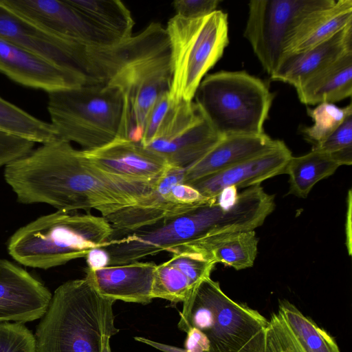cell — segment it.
<instances>
[{
	"label": "cell",
	"mask_w": 352,
	"mask_h": 352,
	"mask_svg": "<svg viewBox=\"0 0 352 352\" xmlns=\"http://www.w3.org/2000/svg\"><path fill=\"white\" fill-rule=\"evenodd\" d=\"M331 0H252L244 36L271 76L285 57L287 44L300 21Z\"/></svg>",
	"instance_id": "cell-9"
},
{
	"label": "cell",
	"mask_w": 352,
	"mask_h": 352,
	"mask_svg": "<svg viewBox=\"0 0 352 352\" xmlns=\"http://www.w3.org/2000/svg\"><path fill=\"white\" fill-rule=\"evenodd\" d=\"M339 166L329 154L314 149L302 156H292L285 169L289 177L288 194L307 197L317 182L332 175Z\"/></svg>",
	"instance_id": "cell-25"
},
{
	"label": "cell",
	"mask_w": 352,
	"mask_h": 352,
	"mask_svg": "<svg viewBox=\"0 0 352 352\" xmlns=\"http://www.w3.org/2000/svg\"><path fill=\"white\" fill-rule=\"evenodd\" d=\"M102 216L57 210L18 229L8 239L12 258L26 267L47 270L85 257L113 236Z\"/></svg>",
	"instance_id": "cell-4"
},
{
	"label": "cell",
	"mask_w": 352,
	"mask_h": 352,
	"mask_svg": "<svg viewBox=\"0 0 352 352\" xmlns=\"http://www.w3.org/2000/svg\"><path fill=\"white\" fill-rule=\"evenodd\" d=\"M223 138L195 102L179 101L171 103L154 138L145 146L164 157L170 166L186 168Z\"/></svg>",
	"instance_id": "cell-11"
},
{
	"label": "cell",
	"mask_w": 352,
	"mask_h": 352,
	"mask_svg": "<svg viewBox=\"0 0 352 352\" xmlns=\"http://www.w3.org/2000/svg\"><path fill=\"white\" fill-rule=\"evenodd\" d=\"M314 124L302 129L304 136L314 145L324 140L352 113V105L340 108L333 103L322 102L314 109H307Z\"/></svg>",
	"instance_id": "cell-30"
},
{
	"label": "cell",
	"mask_w": 352,
	"mask_h": 352,
	"mask_svg": "<svg viewBox=\"0 0 352 352\" xmlns=\"http://www.w3.org/2000/svg\"><path fill=\"white\" fill-rule=\"evenodd\" d=\"M110 337L106 336L103 341L102 352H111L110 344H109Z\"/></svg>",
	"instance_id": "cell-41"
},
{
	"label": "cell",
	"mask_w": 352,
	"mask_h": 352,
	"mask_svg": "<svg viewBox=\"0 0 352 352\" xmlns=\"http://www.w3.org/2000/svg\"><path fill=\"white\" fill-rule=\"evenodd\" d=\"M292 156V152L283 142L276 148L263 155L188 184L197 189L204 197L213 198L226 187L247 188L258 186L267 179L285 173Z\"/></svg>",
	"instance_id": "cell-17"
},
{
	"label": "cell",
	"mask_w": 352,
	"mask_h": 352,
	"mask_svg": "<svg viewBox=\"0 0 352 352\" xmlns=\"http://www.w3.org/2000/svg\"><path fill=\"white\" fill-rule=\"evenodd\" d=\"M115 302L101 296L86 277L63 283L36 326L37 352H102L104 337L119 332Z\"/></svg>",
	"instance_id": "cell-3"
},
{
	"label": "cell",
	"mask_w": 352,
	"mask_h": 352,
	"mask_svg": "<svg viewBox=\"0 0 352 352\" xmlns=\"http://www.w3.org/2000/svg\"><path fill=\"white\" fill-rule=\"evenodd\" d=\"M0 130L34 143L58 138L52 125L39 120L0 96Z\"/></svg>",
	"instance_id": "cell-28"
},
{
	"label": "cell",
	"mask_w": 352,
	"mask_h": 352,
	"mask_svg": "<svg viewBox=\"0 0 352 352\" xmlns=\"http://www.w3.org/2000/svg\"><path fill=\"white\" fill-rule=\"evenodd\" d=\"M170 81L169 47L127 65L108 82L124 97L121 138L141 142L146 118L158 98L169 91Z\"/></svg>",
	"instance_id": "cell-10"
},
{
	"label": "cell",
	"mask_w": 352,
	"mask_h": 352,
	"mask_svg": "<svg viewBox=\"0 0 352 352\" xmlns=\"http://www.w3.org/2000/svg\"><path fill=\"white\" fill-rule=\"evenodd\" d=\"M184 168L170 166L157 180L149 195L135 204L103 217L111 223L113 235L118 233L126 235L165 218L186 212L197 206L181 204L173 197L172 188L184 182Z\"/></svg>",
	"instance_id": "cell-15"
},
{
	"label": "cell",
	"mask_w": 352,
	"mask_h": 352,
	"mask_svg": "<svg viewBox=\"0 0 352 352\" xmlns=\"http://www.w3.org/2000/svg\"><path fill=\"white\" fill-rule=\"evenodd\" d=\"M258 239L254 230L219 235L195 245L215 264L218 263L241 270L251 267L258 252Z\"/></svg>",
	"instance_id": "cell-24"
},
{
	"label": "cell",
	"mask_w": 352,
	"mask_h": 352,
	"mask_svg": "<svg viewBox=\"0 0 352 352\" xmlns=\"http://www.w3.org/2000/svg\"><path fill=\"white\" fill-rule=\"evenodd\" d=\"M274 94L260 78L245 72L207 75L194 98L205 118L222 137L261 135Z\"/></svg>",
	"instance_id": "cell-7"
},
{
	"label": "cell",
	"mask_w": 352,
	"mask_h": 352,
	"mask_svg": "<svg viewBox=\"0 0 352 352\" xmlns=\"http://www.w3.org/2000/svg\"><path fill=\"white\" fill-rule=\"evenodd\" d=\"M0 3L43 30L74 41L106 45L124 41L94 25L67 0H0Z\"/></svg>",
	"instance_id": "cell-12"
},
{
	"label": "cell",
	"mask_w": 352,
	"mask_h": 352,
	"mask_svg": "<svg viewBox=\"0 0 352 352\" xmlns=\"http://www.w3.org/2000/svg\"><path fill=\"white\" fill-rule=\"evenodd\" d=\"M302 103H333L352 94V53H347L313 75L296 89Z\"/></svg>",
	"instance_id": "cell-23"
},
{
	"label": "cell",
	"mask_w": 352,
	"mask_h": 352,
	"mask_svg": "<svg viewBox=\"0 0 352 352\" xmlns=\"http://www.w3.org/2000/svg\"><path fill=\"white\" fill-rule=\"evenodd\" d=\"M178 328L192 327L208 338L210 352H263L269 320L245 304L236 302L208 277L183 302Z\"/></svg>",
	"instance_id": "cell-5"
},
{
	"label": "cell",
	"mask_w": 352,
	"mask_h": 352,
	"mask_svg": "<svg viewBox=\"0 0 352 352\" xmlns=\"http://www.w3.org/2000/svg\"><path fill=\"white\" fill-rule=\"evenodd\" d=\"M1 261H2V259L0 258V263H1Z\"/></svg>",
	"instance_id": "cell-42"
},
{
	"label": "cell",
	"mask_w": 352,
	"mask_h": 352,
	"mask_svg": "<svg viewBox=\"0 0 352 352\" xmlns=\"http://www.w3.org/2000/svg\"><path fill=\"white\" fill-rule=\"evenodd\" d=\"M282 142L265 133L223 137L204 157L184 168V183H190L263 155Z\"/></svg>",
	"instance_id": "cell-19"
},
{
	"label": "cell",
	"mask_w": 352,
	"mask_h": 352,
	"mask_svg": "<svg viewBox=\"0 0 352 352\" xmlns=\"http://www.w3.org/2000/svg\"><path fill=\"white\" fill-rule=\"evenodd\" d=\"M268 329V328H267ZM263 352H275L267 330L265 348Z\"/></svg>",
	"instance_id": "cell-40"
},
{
	"label": "cell",
	"mask_w": 352,
	"mask_h": 352,
	"mask_svg": "<svg viewBox=\"0 0 352 352\" xmlns=\"http://www.w3.org/2000/svg\"><path fill=\"white\" fill-rule=\"evenodd\" d=\"M47 111L58 137L85 151L122 138L124 97L111 83L83 85L48 94Z\"/></svg>",
	"instance_id": "cell-6"
},
{
	"label": "cell",
	"mask_w": 352,
	"mask_h": 352,
	"mask_svg": "<svg viewBox=\"0 0 352 352\" xmlns=\"http://www.w3.org/2000/svg\"><path fill=\"white\" fill-rule=\"evenodd\" d=\"M352 53V23L310 49L286 55L271 79L300 87L313 75L342 55Z\"/></svg>",
	"instance_id": "cell-21"
},
{
	"label": "cell",
	"mask_w": 352,
	"mask_h": 352,
	"mask_svg": "<svg viewBox=\"0 0 352 352\" xmlns=\"http://www.w3.org/2000/svg\"><path fill=\"white\" fill-rule=\"evenodd\" d=\"M35 143L0 130V168L27 155Z\"/></svg>",
	"instance_id": "cell-33"
},
{
	"label": "cell",
	"mask_w": 352,
	"mask_h": 352,
	"mask_svg": "<svg viewBox=\"0 0 352 352\" xmlns=\"http://www.w3.org/2000/svg\"><path fill=\"white\" fill-rule=\"evenodd\" d=\"M0 72L21 85L48 94L86 85L78 73L1 38Z\"/></svg>",
	"instance_id": "cell-13"
},
{
	"label": "cell",
	"mask_w": 352,
	"mask_h": 352,
	"mask_svg": "<svg viewBox=\"0 0 352 352\" xmlns=\"http://www.w3.org/2000/svg\"><path fill=\"white\" fill-rule=\"evenodd\" d=\"M267 331L275 352H307L278 313L272 314Z\"/></svg>",
	"instance_id": "cell-32"
},
{
	"label": "cell",
	"mask_w": 352,
	"mask_h": 352,
	"mask_svg": "<svg viewBox=\"0 0 352 352\" xmlns=\"http://www.w3.org/2000/svg\"><path fill=\"white\" fill-rule=\"evenodd\" d=\"M219 0H177L172 5L176 15L186 19H197L216 10Z\"/></svg>",
	"instance_id": "cell-36"
},
{
	"label": "cell",
	"mask_w": 352,
	"mask_h": 352,
	"mask_svg": "<svg viewBox=\"0 0 352 352\" xmlns=\"http://www.w3.org/2000/svg\"><path fill=\"white\" fill-rule=\"evenodd\" d=\"M84 155L102 169L115 175L155 182L170 166L157 152L140 142L117 138Z\"/></svg>",
	"instance_id": "cell-16"
},
{
	"label": "cell",
	"mask_w": 352,
	"mask_h": 352,
	"mask_svg": "<svg viewBox=\"0 0 352 352\" xmlns=\"http://www.w3.org/2000/svg\"><path fill=\"white\" fill-rule=\"evenodd\" d=\"M352 147V113L324 140L314 145V150L331 154Z\"/></svg>",
	"instance_id": "cell-34"
},
{
	"label": "cell",
	"mask_w": 352,
	"mask_h": 352,
	"mask_svg": "<svg viewBox=\"0 0 352 352\" xmlns=\"http://www.w3.org/2000/svg\"><path fill=\"white\" fill-rule=\"evenodd\" d=\"M184 349L187 352H210V344L207 336L197 328H190L187 332Z\"/></svg>",
	"instance_id": "cell-37"
},
{
	"label": "cell",
	"mask_w": 352,
	"mask_h": 352,
	"mask_svg": "<svg viewBox=\"0 0 352 352\" xmlns=\"http://www.w3.org/2000/svg\"><path fill=\"white\" fill-rule=\"evenodd\" d=\"M165 30L171 63L170 99L173 103L191 102L203 78L228 45V14L219 10L197 19L175 14Z\"/></svg>",
	"instance_id": "cell-8"
},
{
	"label": "cell",
	"mask_w": 352,
	"mask_h": 352,
	"mask_svg": "<svg viewBox=\"0 0 352 352\" xmlns=\"http://www.w3.org/2000/svg\"><path fill=\"white\" fill-rule=\"evenodd\" d=\"M50 290L23 268L8 260L0 263V322L41 318L52 299Z\"/></svg>",
	"instance_id": "cell-14"
},
{
	"label": "cell",
	"mask_w": 352,
	"mask_h": 352,
	"mask_svg": "<svg viewBox=\"0 0 352 352\" xmlns=\"http://www.w3.org/2000/svg\"><path fill=\"white\" fill-rule=\"evenodd\" d=\"M277 313L307 352H340L333 338L288 300L279 302Z\"/></svg>",
	"instance_id": "cell-27"
},
{
	"label": "cell",
	"mask_w": 352,
	"mask_h": 352,
	"mask_svg": "<svg viewBox=\"0 0 352 352\" xmlns=\"http://www.w3.org/2000/svg\"><path fill=\"white\" fill-rule=\"evenodd\" d=\"M169 92L163 93L149 111L144 124L141 144L148 145L162 123L170 105Z\"/></svg>",
	"instance_id": "cell-35"
},
{
	"label": "cell",
	"mask_w": 352,
	"mask_h": 352,
	"mask_svg": "<svg viewBox=\"0 0 352 352\" xmlns=\"http://www.w3.org/2000/svg\"><path fill=\"white\" fill-rule=\"evenodd\" d=\"M3 176L19 203L46 204L65 212L96 210L102 217L145 198L157 182L106 171L60 138L7 165Z\"/></svg>",
	"instance_id": "cell-1"
},
{
	"label": "cell",
	"mask_w": 352,
	"mask_h": 352,
	"mask_svg": "<svg viewBox=\"0 0 352 352\" xmlns=\"http://www.w3.org/2000/svg\"><path fill=\"white\" fill-rule=\"evenodd\" d=\"M0 38L72 70L73 48L75 41L43 30L12 12L1 3Z\"/></svg>",
	"instance_id": "cell-20"
},
{
	"label": "cell",
	"mask_w": 352,
	"mask_h": 352,
	"mask_svg": "<svg viewBox=\"0 0 352 352\" xmlns=\"http://www.w3.org/2000/svg\"><path fill=\"white\" fill-rule=\"evenodd\" d=\"M352 23V0H331L309 13L298 25L285 49L287 54L310 49Z\"/></svg>",
	"instance_id": "cell-22"
},
{
	"label": "cell",
	"mask_w": 352,
	"mask_h": 352,
	"mask_svg": "<svg viewBox=\"0 0 352 352\" xmlns=\"http://www.w3.org/2000/svg\"><path fill=\"white\" fill-rule=\"evenodd\" d=\"M0 352H37L35 336L23 322H0Z\"/></svg>",
	"instance_id": "cell-31"
},
{
	"label": "cell",
	"mask_w": 352,
	"mask_h": 352,
	"mask_svg": "<svg viewBox=\"0 0 352 352\" xmlns=\"http://www.w3.org/2000/svg\"><path fill=\"white\" fill-rule=\"evenodd\" d=\"M94 25L122 40L131 37L135 25L129 10L119 0H67Z\"/></svg>",
	"instance_id": "cell-26"
},
{
	"label": "cell",
	"mask_w": 352,
	"mask_h": 352,
	"mask_svg": "<svg viewBox=\"0 0 352 352\" xmlns=\"http://www.w3.org/2000/svg\"><path fill=\"white\" fill-rule=\"evenodd\" d=\"M87 267L96 270L109 266V256L102 247L94 248L85 256Z\"/></svg>",
	"instance_id": "cell-38"
},
{
	"label": "cell",
	"mask_w": 352,
	"mask_h": 352,
	"mask_svg": "<svg viewBox=\"0 0 352 352\" xmlns=\"http://www.w3.org/2000/svg\"><path fill=\"white\" fill-rule=\"evenodd\" d=\"M256 217L254 208L245 197L239 196L230 208L221 205L215 197L186 212L112 239L102 248L109 256V266L124 265L219 235L252 230Z\"/></svg>",
	"instance_id": "cell-2"
},
{
	"label": "cell",
	"mask_w": 352,
	"mask_h": 352,
	"mask_svg": "<svg viewBox=\"0 0 352 352\" xmlns=\"http://www.w3.org/2000/svg\"><path fill=\"white\" fill-rule=\"evenodd\" d=\"M134 339L138 342L146 344L164 352H187L184 348L182 349L179 347L157 342L144 337L135 336Z\"/></svg>",
	"instance_id": "cell-39"
},
{
	"label": "cell",
	"mask_w": 352,
	"mask_h": 352,
	"mask_svg": "<svg viewBox=\"0 0 352 352\" xmlns=\"http://www.w3.org/2000/svg\"><path fill=\"white\" fill-rule=\"evenodd\" d=\"M156 264L136 261L93 270L85 277L102 296L126 302L146 305L153 300L151 290Z\"/></svg>",
	"instance_id": "cell-18"
},
{
	"label": "cell",
	"mask_w": 352,
	"mask_h": 352,
	"mask_svg": "<svg viewBox=\"0 0 352 352\" xmlns=\"http://www.w3.org/2000/svg\"><path fill=\"white\" fill-rule=\"evenodd\" d=\"M194 287L188 277L168 261L156 265L151 290L153 299L183 302Z\"/></svg>",
	"instance_id": "cell-29"
}]
</instances>
